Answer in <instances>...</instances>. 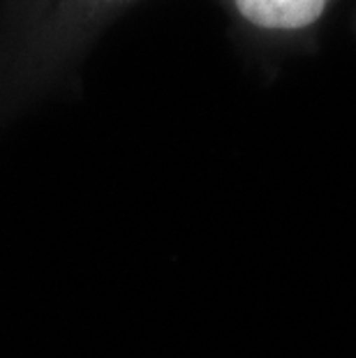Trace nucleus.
Returning <instances> with one entry per match:
<instances>
[{"instance_id": "1", "label": "nucleus", "mask_w": 356, "mask_h": 358, "mask_svg": "<svg viewBox=\"0 0 356 358\" xmlns=\"http://www.w3.org/2000/svg\"><path fill=\"white\" fill-rule=\"evenodd\" d=\"M329 0H236L238 12L255 26L297 30L315 24Z\"/></svg>"}]
</instances>
